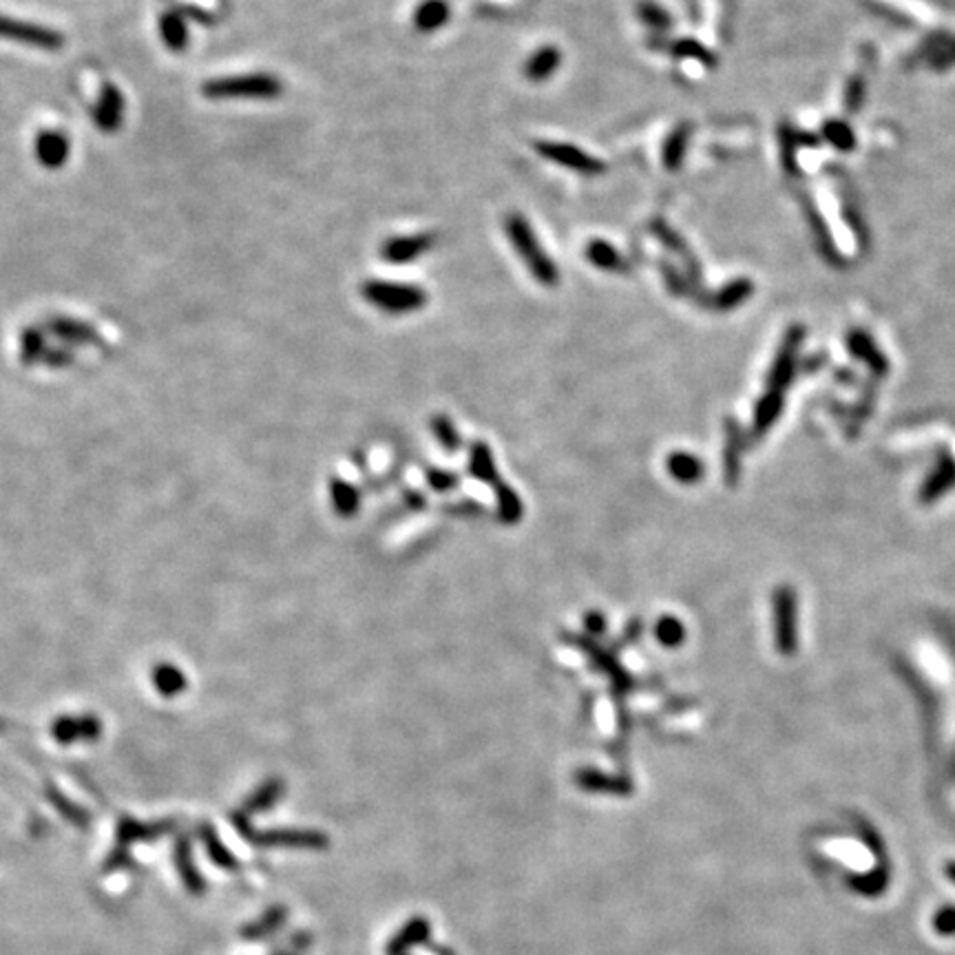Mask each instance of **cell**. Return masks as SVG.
<instances>
[{
    "instance_id": "6da1fadb",
    "label": "cell",
    "mask_w": 955,
    "mask_h": 955,
    "mask_svg": "<svg viewBox=\"0 0 955 955\" xmlns=\"http://www.w3.org/2000/svg\"><path fill=\"white\" fill-rule=\"evenodd\" d=\"M504 230L515 253L524 259V263H527L531 274L538 279V283H542L544 288H556L559 281L558 265L549 254H544L542 245H540L529 221L520 215H509L504 219Z\"/></svg>"
},
{
    "instance_id": "7a4b0ae2",
    "label": "cell",
    "mask_w": 955,
    "mask_h": 955,
    "mask_svg": "<svg viewBox=\"0 0 955 955\" xmlns=\"http://www.w3.org/2000/svg\"><path fill=\"white\" fill-rule=\"evenodd\" d=\"M361 292H363L365 301L380 308L383 312H389V315H405V312L421 310L427 303V292L423 288L412 286V283L365 281Z\"/></svg>"
},
{
    "instance_id": "3957f363",
    "label": "cell",
    "mask_w": 955,
    "mask_h": 955,
    "mask_svg": "<svg viewBox=\"0 0 955 955\" xmlns=\"http://www.w3.org/2000/svg\"><path fill=\"white\" fill-rule=\"evenodd\" d=\"M281 82L274 76L254 74V76H237V78H219L212 80L204 86V94L209 98H262L270 100L281 94Z\"/></svg>"
},
{
    "instance_id": "277c9868",
    "label": "cell",
    "mask_w": 955,
    "mask_h": 955,
    "mask_svg": "<svg viewBox=\"0 0 955 955\" xmlns=\"http://www.w3.org/2000/svg\"><path fill=\"white\" fill-rule=\"evenodd\" d=\"M535 151L544 159H549V162L558 164V166L562 168H568V171L582 173V175H600V173L606 171V164L602 162V159L588 156L586 151L573 147V144L538 139V142H535Z\"/></svg>"
},
{
    "instance_id": "5b68a950",
    "label": "cell",
    "mask_w": 955,
    "mask_h": 955,
    "mask_svg": "<svg viewBox=\"0 0 955 955\" xmlns=\"http://www.w3.org/2000/svg\"><path fill=\"white\" fill-rule=\"evenodd\" d=\"M0 38H9V40L25 42V45L42 47V49H58V47H62V42H65L60 33L51 31V29L12 21V18L4 16H0Z\"/></svg>"
},
{
    "instance_id": "8992f818",
    "label": "cell",
    "mask_w": 955,
    "mask_h": 955,
    "mask_svg": "<svg viewBox=\"0 0 955 955\" xmlns=\"http://www.w3.org/2000/svg\"><path fill=\"white\" fill-rule=\"evenodd\" d=\"M433 241H436L433 235H403V237L388 239L380 248V257L389 263H409L429 253Z\"/></svg>"
},
{
    "instance_id": "52a82bcc",
    "label": "cell",
    "mask_w": 955,
    "mask_h": 955,
    "mask_svg": "<svg viewBox=\"0 0 955 955\" xmlns=\"http://www.w3.org/2000/svg\"><path fill=\"white\" fill-rule=\"evenodd\" d=\"M69 139L62 133L56 131H45L38 135L36 139V156L40 159L42 166L47 168H60L62 164L69 157Z\"/></svg>"
},
{
    "instance_id": "ba28073f",
    "label": "cell",
    "mask_w": 955,
    "mask_h": 955,
    "mask_svg": "<svg viewBox=\"0 0 955 955\" xmlns=\"http://www.w3.org/2000/svg\"><path fill=\"white\" fill-rule=\"evenodd\" d=\"M124 113V100L120 95V91L115 86H104L103 98H100L98 106H95V122L103 131H115L122 122Z\"/></svg>"
},
{
    "instance_id": "9c48e42d",
    "label": "cell",
    "mask_w": 955,
    "mask_h": 955,
    "mask_svg": "<svg viewBox=\"0 0 955 955\" xmlns=\"http://www.w3.org/2000/svg\"><path fill=\"white\" fill-rule=\"evenodd\" d=\"M559 62H562V56H559L558 47H542L524 65V78L531 82L549 80L558 71Z\"/></svg>"
},
{
    "instance_id": "30bf717a",
    "label": "cell",
    "mask_w": 955,
    "mask_h": 955,
    "mask_svg": "<svg viewBox=\"0 0 955 955\" xmlns=\"http://www.w3.org/2000/svg\"><path fill=\"white\" fill-rule=\"evenodd\" d=\"M447 21H450V4L445 0H424L414 13V27L421 33L436 31L445 27Z\"/></svg>"
},
{
    "instance_id": "8fae6325",
    "label": "cell",
    "mask_w": 955,
    "mask_h": 955,
    "mask_svg": "<svg viewBox=\"0 0 955 955\" xmlns=\"http://www.w3.org/2000/svg\"><path fill=\"white\" fill-rule=\"evenodd\" d=\"M586 259L595 265V268L606 270V272H626V270H629V262L612 248L609 241L593 239L591 244L586 245Z\"/></svg>"
},
{
    "instance_id": "7c38bea8",
    "label": "cell",
    "mask_w": 955,
    "mask_h": 955,
    "mask_svg": "<svg viewBox=\"0 0 955 955\" xmlns=\"http://www.w3.org/2000/svg\"><path fill=\"white\" fill-rule=\"evenodd\" d=\"M162 36H164V42H166L171 49H175V51L184 49L186 40H188L184 21H182L180 16H175V13H166V16L162 18Z\"/></svg>"
},
{
    "instance_id": "4fadbf2b",
    "label": "cell",
    "mask_w": 955,
    "mask_h": 955,
    "mask_svg": "<svg viewBox=\"0 0 955 955\" xmlns=\"http://www.w3.org/2000/svg\"><path fill=\"white\" fill-rule=\"evenodd\" d=\"M639 13H641V18H644V21L648 22V25H653V27H665V25H668V18H665V13L659 12V9L655 7V4L641 3L639 4Z\"/></svg>"
}]
</instances>
